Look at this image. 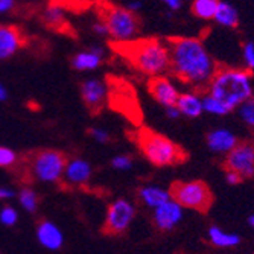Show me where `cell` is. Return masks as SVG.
<instances>
[{"label": "cell", "instance_id": "obj_17", "mask_svg": "<svg viewBox=\"0 0 254 254\" xmlns=\"http://www.w3.org/2000/svg\"><path fill=\"white\" fill-rule=\"evenodd\" d=\"M104 49L99 46H93L85 52H79L72 58V67L76 70L85 72V70H95L102 64L104 60Z\"/></svg>", "mask_w": 254, "mask_h": 254}, {"label": "cell", "instance_id": "obj_34", "mask_svg": "<svg viewBox=\"0 0 254 254\" xmlns=\"http://www.w3.org/2000/svg\"><path fill=\"white\" fill-rule=\"evenodd\" d=\"M93 31H95L98 35H102V37L108 35V28H107V25H105V21L101 20V18H99V21H96L95 25H93Z\"/></svg>", "mask_w": 254, "mask_h": 254}, {"label": "cell", "instance_id": "obj_38", "mask_svg": "<svg viewBox=\"0 0 254 254\" xmlns=\"http://www.w3.org/2000/svg\"><path fill=\"white\" fill-rule=\"evenodd\" d=\"M14 196V192L8 188H0V199H9Z\"/></svg>", "mask_w": 254, "mask_h": 254}, {"label": "cell", "instance_id": "obj_33", "mask_svg": "<svg viewBox=\"0 0 254 254\" xmlns=\"http://www.w3.org/2000/svg\"><path fill=\"white\" fill-rule=\"evenodd\" d=\"M15 8V0H0V14L11 12Z\"/></svg>", "mask_w": 254, "mask_h": 254}, {"label": "cell", "instance_id": "obj_28", "mask_svg": "<svg viewBox=\"0 0 254 254\" xmlns=\"http://www.w3.org/2000/svg\"><path fill=\"white\" fill-rule=\"evenodd\" d=\"M18 219V213L12 207H3V210L0 212V222L5 225H14Z\"/></svg>", "mask_w": 254, "mask_h": 254}, {"label": "cell", "instance_id": "obj_7", "mask_svg": "<svg viewBox=\"0 0 254 254\" xmlns=\"http://www.w3.org/2000/svg\"><path fill=\"white\" fill-rule=\"evenodd\" d=\"M65 163H67L65 155L55 149L38 151L29 160L32 175L44 183L60 181L63 178Z\"/></svg>", "mask_w": 254, "mask_h": 254}, {"label": "cell", "instance_id": "obj_10", "mask_svg": "<svg viewBox=\"0 0 254 254\" xmlns=\"http://www.w3.org/2000/svg\"><path fill=\"white\" fill-rule=\"evenodd\" d=\"M81 98L91 113H99L108 101V85L99 79H87L81 84Z\"/></svg>", "mask_w": 254, "mask_h": 254}, {"label": "cell", "instance_id": "obj_15", "mask_svg": "<svg viewBox=\"0 0 254 254\" xmlns=\"http://www.w3.org/2000/svg\"><path fill=\"white\" fill-rule=\"evenodd\" d=\"M207 145H209V148L213 152L227 154L238 145V138L230 129L219 128L209 132V135H207Z\"/></svg>", "mask_w": 254, "mask_h": 254}, {"label": "cell", "instance_id": "obj_27", "mask_svg": "<svg viewBox=\"0 0 254 254\" xmlns=\"http://www.w3.org/2000/svg\"><path fill=\"white\" fill-rule=\"evenodd\" d=\"M18 161V155L6 148V146H0V168H12L17 165Z\"/></svg>", "mask_w": 254, "mask_h": 254}, {"label": "cell", "instance_id": "obj_21", "mask_svg": "<svg viewBox=\"0 0 254 254\" xmlns=\"http://www.w3.org/2000/svg\"><path fill=\"white\" fill-rule=\"evenodd\" d=\"M209 239L212 241L213 245L221 247V248H232V247L239 245L241 242V238L236 233H227L219 227H210Z\"/></svg>", "mask_w": 254, "mask_h": 254}, {"label": "cell", "instance_id": "obj_11", "mask_svg": "<svg viewBox=\"0 0 254 254\" xmlns=\"http://www.w3.org/2000/svg\"><path fill=\"white\" fill-rule=\"evenodd\" d=\"M26 44V35L18 26L0 25V61L14 57Z\"/></svg>", "mask_w": 254, "mask_h": 254}, {"label": "cell", "instance_id": "obj_5", "mask_svg": "<svg viewBox=\"0 0 254 254\" xmlns=\"http://www.w3.org/2000/svg\"><path fill=\"white\" fill-rule=\"evenodd\" d=\"M99 18L105 21L108 28V35L116 41H128L137 34L140 21L137 15L127 8L114 6L108 3H101Z\"/></svg>", "mask_w": 254, "mask_h": 254}, {"label": "cell", "instance_id": "obj_13", "mask_svg": "<svg viewBox=\"0 0 254 254\" xmlns=\"http://www.w3.org/2000/svg\"><path fill=\"white\" fill-rule=\"evenodd\" d=\"M181 218H183V207L172 198L154 209V222L163 232L175 228L181 221Z\"/></svg>", "mask_w": 254, "mask_h": 254}, {"label": "cell", "instance_id": "obj_4", "mask_svg": "<svg viewBox=\"0 0 254 254\" xmlns=\"http://www.w3.org/2000/svg\"><path fill=\"white\" fill-rule=\"evenodd\" d=\"M135 142L142 154L154 166H172L181 163L186 158V152L175 142L149 128L138 129Z\"/></svg>", "mask_w": 254, "mask_h": 254}, {"label": "cell", "instance_id": "obj_18", "mask_svg": "<svg viewBox=\"0 0 254 254\" xmlns=\"http://www.w3.org/2000/svg\"><path fill=\"white\" fill-rule=\"evenodd\" d=\"M181 114H184L186 118H198L204 113L202 110V98L195 93V91H188L178 96L177 104Z\"/></svg>", "mask_w": 254, "mask_h": 254}, {"label": "cell", "instance_id": "obj_32", "mask_svg": "<svg viewBox=\"0 0 254 254\" xmlns=\"http://www.w3.org/2000/svg\"><path fill=\"white\" fill-rule=\"evenodd\" d=\"M225 180H227L228 184H233V186H236V184H239L244 178H242L238 172H235V171H227Z\"/></svg>", "mask_w": 254, "mask_h": 254}, {"label": "cell", "instance_id": "obj_30", "mask_svg": "<svg viewBox=\"0 0 254 254\" xmlns=\"http://www.w3.org/2000/svg\"><path fill=\"white\" fill-rule=\"evenodd\" d=\"M244 61L248 68L254 70V43H247L244 46Z\"/></svg>", "mask_w": 254, "mask_h": 254}, {"label": "cell", "instance_id": "obj_8", "mask_svg": "<svg viewBox=\"0 0 254 254\" xmlns=\"http://www.w3.org/2000/svg\"><path fill=\"white\" fill-rule=\"evenodd\" d=\"M134 205L127 199H116L108 205L104 232L107 235H121L129 227L134 219Z\"/></svg>", "mask_w": 254, "mask_h": 254}, {"label": "cell", "instance_id": "obj_23", "mask_svg": "<svg viewBox=\"0 0 254 254\" xmlns=\"http://www.w3.org/2000/svg\"><path fill=\"white\" fill-rule=\"evenodd\" d=\"M219 0H193L192 2V12L198 18L202 20H213Z\"/></svg>", "mask_w": 254, "mask_h": 254}, {"label": "cell", "instance_id": "obj_35", "mask_svg": "<svg viewBox=\"0 0 254 254\" xmlns=\"http://www.w3.org/2000/svg\"><path fill=\"white\" fill-rule=\"evenodd\" d=\"M166 114H168V118H171V119H178L181 116V113H180V110H178L177 105L166 107Z\"/></svg>", "mask_w": 254, "mask_h": 254}, {"label": "cell", "instance_id": "obj_6", "mask_svg": "<svg viewBox=\"0 0 254 254\" xmlns=\"http://www.w3.org/2000/svg\"><path fill=\"white\" fill-rule=\"evenodd\" d=\"M171 198L181 207L196 212H207L213 202L212 190L202 181H180L171 189Z\"/></svg>", "mask_w": 254, "mask_h": 254}, {"label": "cell", "instance_id": "obj_31", "mask_svg": "<svg viewBox=\"0 0 254 254\" xmlns=\"http://www.w3.org/2000/svg\"><path fill=\"white\" fill-rule=\"evenodd\" d=\"M88 135L91 138H95V140L99 142V143H107L110 140V134L105 129H102V128H90L88 129Z\"/></svg>", "mask_w": 254, "mask_h": 254}, {"label": "cell", "instance_id": "obj_2", "mask_svg": "<svg viewBox=\"0 0 254 254\" xmlns=\"http://www.w3.org/2000/svg\"><path fill=\"white\" fill-rule=\"evenodd\" d=\"M113 48L119 52L135 70L143 75L158 76L169 70L171 55L168 44L155 38L116 41Z\"/></svg>", "mask_w": 254, "mask_h": 254}, {"label": "cell", "instance_id": "obj_9", "mask_svg": "<svg viewBox=\"0 0 254 254\" xmlns=\"http://www.w3.org/2000/svg\"><path fill=\"white\" fill-rule=\"evenodd\" d=\"M227 171H235L242 178L254 175V145L238 143L232 151L227 152Z\"/></svg>", "mask_w": 254, "mask_h": 254}, {"label": "cell", "instance_id": "obj_20", "mask_svg": "<svg viewBox=\"0 0 254 254\" xmlns=\"http://www.w3.org/2000/svg\"><path fill=\"white\" fill-rule=\"evenodd\" d=\"M138 198L143 201V204H146L148 207H155L161 205L163 202H166L168 199H171V193L169 190H165L161 188H155V186H148V188H143L138 192Z\"/></svg>", "mask_w": 254, "mask_h": 254}, {"label": "cell", "instance_id": "obj_26", "mask_svg": "<svg viewBox=\"0 0 254 254\" xmlns=\"http://www.w3.org/2000/svg\"><path fill=\"white\" fill-rule=\"evenodd\" d=\"M238 108H239V116H241V119L247 125L254 127V98L251 96L244 104H241Z\"/></svg>", "mask_w": 254, "mask_h": 254}, {"label": "cell", "instance_id": "obj_1", "mask_svg": "<svg viewBox=\"0 0 254 254\" xmlns=\"http://www.w3.org/2000/svg\"><path fill=\"white\" fill-rule=\"evenodd\" d=\"M171 70L189 85L205 87L216 72V64L198 38L180 37L168 41Z\"/></svg>", "mask_w": 254, "mask_h": 254}, {"label": "cell", "instance_id": "obj_29", "mask_svg": "<svg viewBox=\"0 0 254 254\" xmlns=\"http://www.w3.org/2000/svg\"><path fill=\"white\" fill-rule=\"evenodd\" d=\"M111 165L114 169H118V171H128L132 166V160L129 155H118V157L113 158Z\"/></svg>", "mask_w": 254, "mask_h": 254}, {"label": "cell", "instance_id": "obj_24", "mask_svg": "<svg viewBox=\"0 0 254 254\" xmlns=\"http://www.w3.org/2000/svg\"><path fill=\"white\" fill-rule=\"evenodd\" d=\"M202 110L207 111V113H210V114H215V116H225V114L230 113L228 107L224 102H221L219 99L210 96L209 93L202 98Z\"/></svg>", "mask_w": 254, "mask_h": 254}, {"label": "cell", "instance_id": "obj_22", "mask_svg": "<svg viewBox=\"0 0 254 254\" xmlns=\"http://www.w3.org/2000/svg\"><path fill=\"white\" fill-rule=\"evenodd\" d=\"M43 20L44 23L52 29H58L63 31L64 25H65V17H64V11L60 5L52 3L46 8V11L43 12Z\"/></svg>", "mask_w": 254, "mask_h": 254}, {"label": "cell", "instance_id": "obj_37", "mask_svg": "<svg viewBox=\"0 0 254 254\" xmlns=\"http://www.w3.org/2000/svg\"><path fill=\"white\" fill-rule=\"evenodd\" d=\"M127 9H129L131 12H138L142 9V2L140 0H132V2H129L128 5H127Z\"/></svg>", "mask_w": 254, "mask_h": 254}, {"label": "cell", "instance_id": "obj_3", "mask_svg": "<svg viewBox=\"0 0 254 254\" xmlns=\"http://www.w3.org/2000/svg\"><path fill=\"white\" fill-rule=\"evenodd\" d=\"M207 87V93L224 102L230 111L236 110L253 96L251 76L242 68H216Z\"/></svg>", "mask_w": 254, "mask_h": 254}, {"label": "cell", "instance_id": "obj_12", "mask_svg": "<svg viewBox=\"0 0 254 254\" xmlns=\"http://www.w3.org/2000/svg\"><path fill=\"white\" fill-rule=\"evenodd\" d=\"M148 90L151 96L158 102L161 104L165 108L166 107H171V105H175L177 104V99L180 96L177 87L174 85V82L166 78V76H151L149 82H148Z\"/></svg>", "mask_w": 254, "mask_h": 254}, {"label": "cell", "instance_id": "obj_16", "mask_svg": "<svg viewBox=\"0 0 254 254\" xmlns=\"http://www.w3.org/2000/svg\"><path fill=\"white\" fill-rule=\"evenodd\" d=\"M37 239L44 248L58 250L63 247L64 238L61 230L51 221H43L37 227Z\"/></svg>", "mask_w": 254, "mask_h": 254}, {"label": "cell", "instance_id": "obj_36", "mask_svg": "<svg viewBox=\"0 0 254 254\" xmlns=\"http://www.w3.org/2000/svg\"><path fill=\"white\" fill-rule=\"evenodd\" d=\"M171 11H177L181 8V0H161Z\"/></svg>", "mask_w": 254, "mask_h": 254}, {"label": "cell", "instance_id": "obj_39", "mask_svg": "<svg viewBox=\"0 0 254 254\" xmlns=\"http://www.w3.org/2000/svg\"><path fill=\"white\" fill-rule=\"evenodd\" d=\"M8 99V91H6V87L0 82V102H3Z\"/></svg>", "mask_w": 254, "mask_h": 254}, {"label": "cell", "instance_id": "obj_25", "mask_svg": "<svg viewBox=\"0 0 254 254\" xmlns=\"http://www.w3.org/2000/svg\"><path fill=\"white\" fill-rule=\"evenodd\" d=\"M20 204L23 205V209H26L28 212H35L37 210V205H38V198L37 193L32 189H23L18 195Z\"/></svg>", "mask_w": 254, "mask_h": 254}, {"label": "cell", "instance_id": "obj_19", "mask_svg": "<svg viewBox=\"0 0 254 254\" xmlns=\"http://www.w3.org/2000/svg\"><path fill=\"white\" fill-rule=\"evenodd\" d=\"M213 20H216V23H219L221 26L236 28L239 25V12L233 5H230L227 2H219Z\"/></svg>", "mask_w": 254, "mask_h": 254}, {"label": "cell", "instance_id": "obj_40", "mask_svg": "<svg viewBox=\"0 0 254 254\" xmlns=\"http://www.w3.org/2000/svg\"><path fill=\"white\" fill-rule=\"evenodd\" d=\"M250 225H253V227H254V215L250 218Z\"/></svg>", "mask_w": 254, "mask_h": 254}, {"label": "cell", "instance_id": "obj_14", "mask_svg": "<svg viewBox=\"0 0 254 254\" xmlns=\"http://www.w3.org/2000/svg\"><path fill=\"white\" fill-rule=\"evenodd\" d=\"M63 177L65 183L72 184V186H82V184L88 183L91 177V166L88 161L82 158L67 160Z\"/></svg>", "mask_w": 254, "mask_h": 254}]
</instances>
